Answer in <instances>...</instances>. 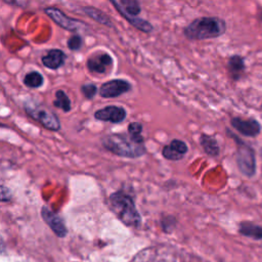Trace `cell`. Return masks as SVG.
I'll return each instance as SVG.
<instances>
[{"mask_svg": "<svg viewBox=\"0 0 262 262\" xmlns=\"http://www.w3.org/2000/svg\"><path fill=\"white\" fill-rule=\"evenodd\" d=\"M232 127L246 136H255L260 131L259 124L254 120H243L241 118L231 119Z\"/></svg>", "mask_w": 262, "mask_h": 262, "instance_id": "5bb4252c", "label": "cell"}, {"mask_svg": "<svg viewBox=\"0 0 262 262\" xmlns=\"http://www.w3.org/2000/svg\"><path fill=\"white\" fill-rule=\"evenodd\" d=\"M82 12L87 17L92 18L96 22H98V23H100V24H102L104 26H107V27H110V28H114L112 20L103 11H101L99 9H96V8H93V7H84V8H82Z\"/></svg>", "mask_w": 262, "mask_h": 262, "instance_id": "9a60e30c", "label": "cell"}, {"mask_svg": "<svg viewBox=\"0 0 262 262\" xmlns=\"http://www.w3.org/2000/svg\"><path fill=\"white\" fill-rule=\"evenodd\" d=\"M228 70L234 79H238L240 73L244 70V60L241 56H231L228 61Z\"/></svg>", "mask_w": 262, "mask_h": 262, "instance_id": "d6986e66", "label": "cell"}, {"mask_svg": "<svg viewBox=\"0 0 262 262\" xmlns=\"http://www.w3.org/2000/svg\"><path fill=\"white\" fill-rule=\"evenodd\" d=\"M101 141L105 150L118 157L136 159L147 154L144 139L134 138L128 133H110Z\"/></svg>", "mask_w": 262, "mask_h": 262, "instance_id": "6da1fadb", "label": "cell"}, {"mask_svg": "<svg viewBox=\"0 0 262 262\" xmlns=\"http://www.w3.org/2000/svg\"><path fill=\"white\" fill-rule=\"evenodd\" d=\"M114 65L112 55L105 51H97L92 54L86 62V67L93 74H106L108 68Z\"/></svg>", "mask_w": 262, "mask_h": 262, "instance_id": "52a82bcc", "label": "cell"}, {"mask_svg": "<svg viewBox=\"0 0 262 262\" xmlns=\"http://www.w3.org/2000/svg\"><path fill=\"white\" fill-rule=\"evenodd\" d=\"M82 44H83V39L82 37L79 35V34H74L72 35L69 39H68V42H67V45H68V48L72 51H77L79 50L81 47H82Z\"/></svg>", "mask_w": 262, "mask_h": 262, "instance_id": "603a6c76", "label": "cell"}, {"mask_svg": "<svg viewBox=\"0 0 262 262\" xmlns=\"http://www.w3.org/2000/svg\"><path fill=\"white\" fill-rule=\"evenodd\" d=\"M189 152L186 141L174 138L162 149V156L168 161H181Z\"/></svg>", "mask_w": 262, "mask_h": 262, "instance_id": "30bf717a", "label": "cell"}, {"mask_svg": "<svg viewBox=\"0 0 262 262\" xmlns=\"http://www.w3.org/2000/svg\"><path fill=\"white\" fill-rule=\"evenodd\" d=\"M110 4L121 16L137 17L141 13V7L137 0H110Z\"/></svg>", "mask_w": 262, "mask_h": 262, "instance_id": "7c38bea8", "label": "cell"}, {"mask_svg": "<svg viewBox=\"0 0 262 262\" xmlns=\"http://www.w3.org/2000/svg\"><path fill=\"white\" fill-rule=\"evenodd\" d=\"M12 196V194H11V192H10V190L8 189V188H6L5 186H3L2 187V201L3 202H9L10 200H9V198L7 197V196Z\"/></svg>", "mask_w": 262, "mask_h": 262, "instance_id": "d4e9b609", "label": "cell"}, {"mask_svg": "<svg viewBox=\"0 0 262 262\" xmlns=\"http://www.w3.org/2000/svg\"><path fill=\"white\" fill-rule=\"evenodd\" d=\"M4 2L10 6L18 7L21 9H25L29 5V3H26V2H13V0H4Z\"/></svg>", "mask_w": 262, "mask_h": 262, "instance_id": "cb8c5ba5", "label": "cell"}, {"mask_svg": "<svg viewBox=\"0 0 262 262\" xmlns=\"http://www.w3.org/2000/svg\"><path fill=\"white\" fill-rule=\"evenodd\" d=\"M41 216L44 222L51 228V230L59 238H65L67 236L68 234L67 226L59 214L53 212L47 206H43L41 209Z\"/></svg>", "mask_w": 262, "mask_h": 262, "instance_id": "8fae6325", "label": "cell"}, {"mask_svg": "<svg viewBox=\"0 0 262 262\" xmlns=\"http://www.w3.org/2000/svg\"><path fill=\"white\" fill-rule=\"evenodd\" d=\"M67 60V54L59 48H52L49 51H47L46 54H44L41 57V62L43 66L49 70H57L62 66H64L65 62Z\"/></svg>", "mask_w": 262, "mask_h": 262, "instance_id": "4fadbf2b", "label": "cell"}, {"mask_svg": "<svg viewBox=\"0 0 262 262\" xmlns=\"http://www.w3.org/2000/svg\"><path fill=\"white\" fill-rule=\"evenodd\" d=\"M200 144L203 148L204 152L210 157H217L220 153V149L216 138L211 135H208L205 133L201 134Z\"/></svg>", "mask_w": 262, "mask_h": 262, "instance_id": "2e32d148", "label": "cell"}, {"mask_svg": "<svg viewBox=\"0 0 262 262\" xmlns=\"http://www.w3.org/2000/svg\"><path fill=\"white\" fill-rule=\"evenodd\" d=\"M240 231L247 237H251L254 239H262V227L251 223H242Z\"/></svg>", "mask_w": 262, "mask_h": 262, "instance_id": "ffe728a7", "label": "cell"}, {"mask_svg": "<svg viewBox=\"0 0 262 262\" xmlns=\"http://www.w3.org/2000/svg\"><path fill=\"white\" fill-rule=\"evenodd\" d=\"M132 90L130 82L124 79H113L103 83L100 87L99 95L103 99H116Z\"/></svg>", "mask_w": 262, "mask_h": 262, "instance_id": "8992f818", "label": "cell"}, {"mask_svg": "<svg viewBox=\"0 0 262 262\" xmlns=\"http://www.w3.org/2000/svg\"><path fill=\"white\" fill-rule=\"evenodd\" d=\"M142 130H143V126L141 123L139 122H132L128 125L127 127V133L137 139H144L142 136Z\"/></svg>", "mask_w": 262, "mask_h": 262, "instance_id": "7402d4cb", "label": "cell"}, {"mask_svg": "<svg viewBox=\"0 0 262 262\" xmlns=\"http://www.w3.org/2000/svg\"><path fill=\"white\" fill-rule=\"evenodd\" d=\"M110 207L116 216L125 225L130 227H139L141 224V216L135 206L133 197L125 192L119 190L110 195Z\"/></svg>", "mask_w": 262, "mask_h": 262, "instance_id": "3957f363", "label": "cell"}, {"mask_svg": "<svg viewBox=\"0 0 262 262\" xmlns=\"http://www.w3.org/2000/svg\"><path fill=\"white\" fill-rule=\"evenodd\" d=\"M98 86L94 83H86L81 86V94L87 100H93L99 93Z\"/></svg>", "mask_w": 262, "mask_h": 262, "instance_id": "44dd1931", "label": "cell"}, {"mask_svg": "<svg viewBox=\"0 0 262 262\" xmlns=\"http://www.w3.org/2000/svg\"><path fill=\"white\" fill-rule=\"evenodd\" d=\"M44 14L46 16H48L59 27H61L64 30L73 32V33L87 27V24H85L82 21H79L77 19L68 17L60 9L54 8V7L45 8Z\"/></svg>", "mask_w": 262, "mask_h": 262, "instance_id": "5b68a950", "label": "cell"}, {"mask_svg": "<svg viewBox=\"0 0 262 262\" xmlns=\"http://www.w3.org/2000/svg\"><path fill=\"white\" fill-rule=\"evenodd\" d=\"M239 142L238 149V165L240 170L248 177H251L255 171L254 153L251 148L245 145L243 142Z\"/></svg>", "mask_w": 262, "mask_h": 262, "instance_id": "9c48e42d", "label": "cell"}, {"mask_svg": "<svg viewBox=\"0 0 262 262\" xmlns=\"http://www.w3.org/2000/svg\"><path fill=\"white\" fill-rule=\"evenodd\" d=\"M96 120L103 122H111L112 124H120L125 121L127 112L123 107L107 106L95 112Z\"/></svg>", "mask_w": 262, "mask_h": 262, "instance_id": "ba28073f", "label": "cell"}, {"mask_svg": "<svg viewBox=\"0 0 262 262\" xmlns=\"http://www.w3.org/2000/svg\"><path fill=\"white\" fill-rule=\"evenodd\" d=\"M24 110L30 118L41 124L45 129L54 132L61 130L62 125L59 117L47 107L34 101H28L24 105Z\"/></svg>", "mask_w": 262, "mask_h": 262, "instance_id": "277c9868", "label": "cell"}, {"mask_svg": "<svg viewBox=\"0 0 262 262\" xmlns=\"http://www.w3.org/2000/svg\"><path fill=\"white\" fill-rule=\"evenodd\" d=\"M23 82L29 89H39L44 83V77L38 71H32L26 74Z\"/></svg>", "mask_w": 262, "mask_h": 262, "instance_id": "e0dca14e", "label": "cell"}, {"mask_svg": "<svg viewBox=\"0 0 262 262\" xmlns=\"http://www.w3.org/2000/svg\"><path fill=\"white\" fill-rule=\"evenodd\" d=\"M226 23L217 17H202L195 19L185 29L184 35L188 40L201 41L214 39L223 35Z\"/></svg>", "mask_w": 262, "mask_h": 262, "instance_id": "7a4b0ae2", "label": "cell"}, {"mask_svg": "<svg viewBox=\"0 0 262 262\" xmlns=\"http://www.w3.org/2000/svg\"><path fill=\"white\" fill-rule=\"evenodd\" d=\"M52 104L55 108L61 109L65 113H69L72 110V103L67 94L62 90L55 92V100Z\"/></svg>", "mask_w": 262, "mask_h": 262, "instance_id": "ac0fdd59", "label": "cell"}]
</instances>
